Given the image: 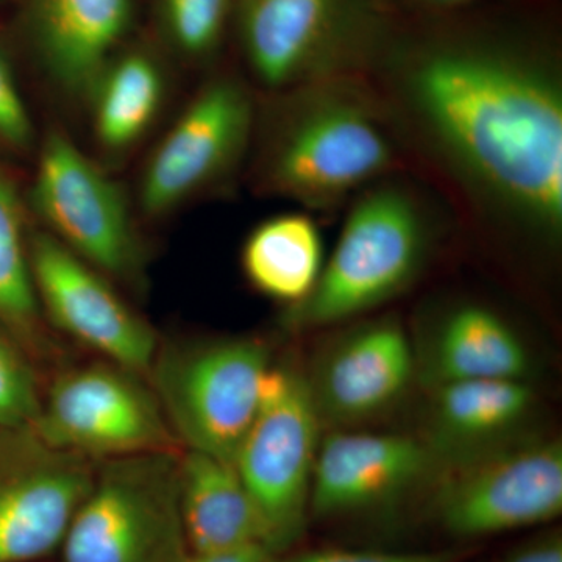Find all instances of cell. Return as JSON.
<instances>
[{
  "instance_id": "1",
  "label": "cell",
  "mask_w": 562,
  "mask_h": 562,
  "mask_svg": "<svg viewBox=\"0 0 562 562\" xmlns=\"http://www.w3.org/2000/svg\"><path fill=\"white\" fill-rule=\"evenodd\" d=\"M398 94L454 176L550 241L562 228V94L520 55L446 46L406 63Z\"/></svg>"
},
{
  "instance_id": "2",
  "label": "cell",
  "mask_w": 562,
  "mask_h": 562,
  "mask_svg": "<svg viewBox=\"0 0 562 562\" xmlns=\"http://www.w3.org/2000/svg\"><path fill=\"white\" fill-rule=\"evenodd\" d=\"M288 92L262 144L266 190L313 209H330L394 171V136L368 92L322 79Z\"/></svg>"
},
{
  "instance_id": "3",
  "label": "cell",
  "mask_w": 562,
  "mask_h": 562,
  "mask_svg": "<svg viewBox=\"0 0 562 562\" xmlns=\"http://www.w3.org/2000/svg\"><path fill=\"white\" fill-rule=\"evenodd\" d=\"M431 233L419 202L394 181L358 195L313 291L288 306L283 325L316 330L355 319L405 291L419 276Z\"/></svg>"
},
{
  "instance_id": "4",
  "label": "cell",
  "mask_w": 562,
  "mask_h": 562,
  "mask_svg": "<svg viewBox=\"0 0 562 562\" xmlns=\"http://www.w3.org/2000/svg\"><path fill=\"white\" fill-rule=\"evenodd\" d=\"M272 364L257 336L192 339L158 347L147 380L184 449L235 464Z\"/></svg>"
},
{
  "instance_id": "5",
  "label": "cell",
  "mask_w": 562,
  "mask_h": 562,
  "mask_svg": "<svg viewBox=\"0 0 562 562\" xmlns=\"http://www.w3.org/2000/svg\"><path fill=\"white\" fill-rule=\"evenodd\" d=\"M180 453L95 461L90 490L61 543L63 562H181L188 546Z\"/></svg>"
},
{
  "instance_id": "6",
  "label": "cell",
  "mask_w": 562,
  "mask_h": 562,
  "mask_svg": "<svg viewBox=\"0 0 562 562\" xmlns=\"http://www.w3.org/2000/svg\"><path fill=\"white\" fill-rule=\"evenodd\" d=\"M322 435L302 366L273 361L260 412L235 460L271 554L290 552L305 535Z\"/></svg>"
},
{
  "instance_id": "7",
  "label": "cell",
  "mask_w": 562,
  "mask_h": 562,
  "mask_svg": "<svg viewBox=\"0 0 562 562\" xmlns=\"http://www.w3.org/2000/svg\"><path fill=\"white\" fill-rule=\"evenodd\" d=\"M428 497L432 519L458 539L553 522L562 513L561 439L532 431L442 465Z\"/></svg>"
},
{
  "instance_id": "8",
  "label": "cell",
  "mask_w": 562,
  "mask_h": 562,
  "mask_svg": "<svg viewBox=\"0 0 562 562\" xmlns=\"http://www.w3.org/2000/svg\"><path fill=\"white\" fill-rule=\"evenodd\" d=\"M35 430L50 446L91 461L181 447L149 380L101 358L52 379Z\"/></svg>"
},
{
  "instance_id": "9",
  "label": "cell",
  "mask_w": 562,
  "mask_h": 562,
  "mask_svg": "<svg viewBox=\"0 0 562 562\" xmlns=\"http://www.w3.org/2000/svg\"><path fill=\"white\" fill-rule=\"evenodd\" d=\"M31 205L66 249L114 283H139L143 247L124 191L61 132L43 140Z\"/></svg>"
},
{
  "instance_id": "10",
  "label": "cell",
  "mask_w": 562,
  "mask_h": 562,
  "mask_svg": "<svg viewBox=\"0 0 562 562\" xmlns=\"http://www.w3.org/2000/svg\"><path fill=\"white\" fill-rule=\"evenodd\" d=\"M249 91L232 77L203 85L144 166L138 203L165 217L224 179L241 161L254 133Z\"/></svg>"
},
{
  "instance_id": "11",
  "label": "cell",
  "mask_w": 562,
  "mask_h": 562,
  "mask_svg": "<svg viewBox=\"0 0 562 562\" xmlns=\"http://www.w3.org/2000/svg\"><path fill=\"white\" fill-rule=\"evenodd\" d=\"M94 469L35 427L0 430V562H36L60 550Z\"/></svg>"
},
{
  "instance_id": "12",
  "label": "cell",
  "mask_w": 562,
  "mask_h": 562,
  "mask_svg": "<svg viewBox=\"0 0 562 562\" xmlns=\"http://www.w3.org/2000/svg\"><path fill=\"white\" fill-rule=\"evenodd\" d=\"M31 265L40 308L52 327L101 360L149 376L160 341L113 280L44 231L31 235Z\"/></svg>"
},
{
  "instance_id": "13",
  "label": "cell",
  "mask_w": 562,
  "mask_h": 562,
  "mask_svg": "<svg viewBox=\"0 0 562 562\" xmlns=\"http://www.w3.org/2000/svg\"><path fill=\"white\" fill-rule=\"evenodd\" d=\"M303 371L324 431L380 419L417 383L412 336L392 316L336 333Z\"/></svg>"
},
{
  "instance_id": "14",
  "label": "cell",
  "mask_w": 562,
  "mask_h": 562,
  "mask_svg": "<svg viewBox=\"0 0 562 562\" xmlns=\"http://www.w3.org/2000/svg\"><path fill=\"white\" fill-rule=\"evenodd\" d=\"M439 462L419 436L328 430L314 465L310 516L330 520L398 508L430 491Z\"/></svg>"
},
{
  "instance_id": "15",
  "label": "cell",
  "mask_w": 562,
  "mask_h": 562,
  "mask_svg": "<svg viewBox=\"0 0 562 562\" xmlns=\"http://www.w3.org/2000/svg\"><path fill=\"white\" fill-rule=\"evenodd\" d=\"M417 384L425 390L468 380L531 382L535 357L501 313L479 302H458L432 313L412 338Z\"/></svg>"
},
{
  "instance_id": "16",
  "label": "cell",
  "mask_w": 562,
  "mask_h": 562,
  "mask_svg": "<svg viewBox=\"0 0 562 562\" xmlns=\"http://www.w3.org/2000/svg\"><path fill=\"white\" fill-rule=\"evenodd\" d=\"M428 391L419 438L442 465L530 435L538 392L525 380H468Z\"/></svg>"
},
{
  "instance_id": "17",
  "label": "cell",
  "mask_w": 562,
  "mask_h": 562,
  "mask_svg": "<svg viewBox=\"0 0 562 562\" xmlns=\"http://www.w3.org/2000/svg\"><path fill=\"white\" fill-rule=\"evenodd\" d=\"M135 0H25L41 65L66 94L88 98L131 31Z\"/></svg>"
},
{
  "instance_id": "18",
  "label": "cell",
  "mask_w": 562,
  "mask_h": 562,
  "mask_svg": "<svg viewBox=\"0 0 562 562\" xmlns=\"http://www.w3.org/2000/svg\"><path fill=\"white\" fill-rule=\"evenodd\" d=\"M339 0H246L244 54L255 77L272 91L317 80L338 21Z\"/></svg>"
},
{
  "instance_id": "19",
  "label": "cell",
  "mask_w": 562,
  "mask_h": 562,
  "mask_svg": "<svg viewBox=\"0 0 562 562\" xmlns=\"http://www.w3.org/2000/svg\"><path fill=\"white\" fill-rule=\"evenodd\" d=\"M180 512L188 552H224L254 543L266 549L260 516L232 462L184 449Z\"/></svg>"
},
{
  "instance_id": "20",
  "label": "cell",
  "mask_w": 562,
  "mask_h": 562,
  "mask_svg": "<svg viewBox=\"0 0 562 562\" xmlns=\"http://www.w3.org/2000/svg\"><path fill=\"white\" fill-rule=\"evenodd\" d=\"M166 81L149 54L116 55L92 85V132L105 154H127L154 127L165 102Z\"/></svg>"
},
{
  "instance_id": "21",
  "label": "cell",
  "mask_w": 562,
  "mask_h": 562,
  "mask_svg": "<svg viewBox=\"0 0 562 562\" xmlns=\"http://www.w3.org/2000/svg\"><path fill=\"white\" fill-rule=\"evenodd\" d=\"M243 271L255 290L288 306L301 303L324 269V243L305 214H281L258 225L243 247Z\"/></svg>"
},
{
  "instance_id": "22",
  "label": "cell",
  "mask_w": 562,
  "mask_h": 562,
  "mask_svg": "<svg viewBox=\"0 0 562 562\" xmlns=\"http://www.w3.org/2000/svg\"><path fill=\"white\" fill-rule=\"evenodd\" d=\"M13 181L0 172V333L29 357L52 355L31 265V235Z\"/></svg>"
},
{
  "instance_id": "23",
  "label": "cell",
  "mask_w": 562,
  "mask_h": 562,
  "mask_svg": "<svg viewBox=\"0 0 562 562\" xmlns=\"http://www.w3.org/2000/svg\"><path fill=\"white\" fill-rule=\"evenodd\" d=\"M43 402L29 355L0 333V430L35 427Z\"/></svg>"
},
{
  "instance_id": "24",
  "label": "cell",
  "mask_w": 562,
  "mask_h": 562,
  "mask_svg": "<svg viewBox=\"0 0 562 562\" xmlns=\"http://www.w3.org/2000/svg\"><path fill=\"white\" fill-rule=\"evenodd\" d=\"M162 13L177 49L188 57L201 58L220 43L227 0H162Z\"/></svg>"
},
{
  "instance_id": "25",
  "label": "cell",
  "mask_w": 562,
  "mask_h": 562,
  "mask_svg": "<svg viewBox=\"0 0 562 562\" xmlns=\"http://www.w3.org/2000/svg\"><path fill=\"white\" fill-rule=\"evenodd\" d=\"M35 143V128L9 61L0 50V149L24 154Z\"/></svg>"
},
{
  "instance_id": "26",
  "label": "cell",
  "mask_w": 562,
  "mask_h": 562,
  "mask_svg": "<svg viewBox=\"0 0 562 562\" xmlns=\"http://www.w3.org/2000/svg\"><path fill=\"white\" fill-rule=\"evenodd\" d=\"M469 549L436 550V552H373V550L314 549L303 552L272 554L268 562H464Z\"/></svg>"
},
{
  "instance_id": "27",
  "label": "cell",
  "mask_w": 562,
  "mask_h": 562,
  "mask_svg": "<svg viewBox=\"0 0 562 562\" xmlns=\"http://www.w3.org/2000/svg\"><path fill=\"white\" fill-rule=\"evenodd\" d=\"M501 562H562V531L552 527L520 542Z\"/></svg>"
},
{
  "instance_id": "28",
  "label": "cell",
  "mask_w": 562,
  "mask_h": 562,
  "mask_svg": "<svg viewBox=\"0 0 562 562\" xmlns=\"http://www.w3.org/2000/svg\"><path fill=\"white\" fill-rule=\"evenodd\" d=\"M272 554L262 546L239 547V549L224 550V552L184 554L181 562H268Z\"/></svg>"
},
{
  "instance_id": "29",
  "label": "cell",
  "mask_w": 562,
  "mask_h": 562,
  "mask_svg": "<svg viewBox=\"0 0 562 562\" xmlns=\"http://www.w3.org/2000/svg\"><path fill=\"white\" fill-rule=\"evenodd\" d=\"M420 2L428 3V5L432 7H458L472 2V0H420Z\"/></svg>"
}]
</instances>
